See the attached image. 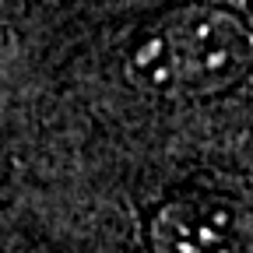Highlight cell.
<instances>
[{
    "mask_svg": "<svg viewBox=\"0 0 253 253\" xmlns=\"http://www.w3.org/2000/svg\"><path fill=\"white\" fill-rule=\"evenodd\" d=\"M158 253H253V218L221 197L172 201L151 221Z\"/></svg>",
    "mask_w": 253,
    "mask_h": 253,
    "instance_id": "cell-2",
    "label": "cell"
},
{
    "mask_svg": "<svg viewBox=\"0 0 253 253\" xmlns=\"http://www.w3.org/2000/svg\"><path fill=\"white\" fill-rule=\"evenodd\" d=\"M253 63L246 25L214 7H186L134 39L126 74L158 99H204L232 88Z\"/></svg>",
    "mask_w": 253,
    "mask_h": 253,
    "instance_id": "cell-1",
    "label": "cell"
}]
</instances>
